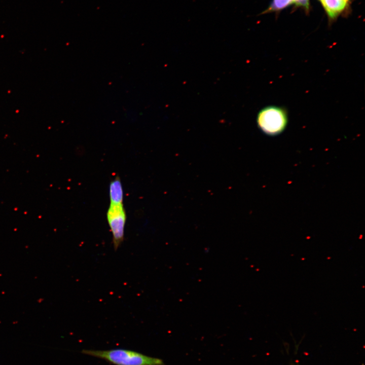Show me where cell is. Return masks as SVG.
Segmentation results:
<instances>
[{"instance_id":"52a82bcc","label":"cell","mask_w":365,"mask_h":365,"mask_svg":"<svg viewBox=\"0 0 365 365\" xmlns=\"http://www.w3.org/2000/svg\"><path fill=\"white\" fill-rule=\"evenodd\" d=\"M296 6L303 7L308 12L309 9V0H294Z\"/></svg>"},{"instance_id":"8992f818","label":"cell","mask_w":365,"mask_h":365,"mask_svg":"<svg viewBox=\"0 0 365 365\" xmlns=\"http://www.w3.org/2000/svg\"><path fill=\"white\" fill-rule=\"evenodd\" d=\"M293 3H294V0H272L268 8L261 14L280 11Z\"/></svg>"},{"instance_id":"277c9868","label":"cell","mask_w":365,"mask_h":365,"mask_svg":"<svg viewBox=\"0 0 365 365\" xmlns=\"http://www.w3.org/2000/svg\"><path fill=\"white\" fill-rule=\"evenodd\" d=\"M110 204L122 205L124 199L123 188L119 176L113 179L109 185Z\"/></svg>"},{"instance_id":"7a4b0ae2","label":"cell","mask_w":365,"mask_h":365,"mask_svg":"<svg viewBox=\"0 0 365 365\" xmlns=\"http://www.w3.org/2000/svg\"><path fill=\"white\" fill-rule=\"evenodd\" d=\"M288 122L287 114L283 108L275 105L266 106L258 114V127L265 134L275 136L282 133Z\"/></svg>"},{"instance_id":"5b68a950","label":"cell","mask_w":365,"mask_h":365,"mask_svg":"<svg viewBox=\"0 0 365 365\" xmlns=\"http://www.w3.org/2000/svg\"><path fill=\"white\" fill-rule=\"evenodd\" d=\"M330 18L337 17L346 7L349 0H319Z\"/></svg>"},{"instance_id":"3957f363","label":"cell","mask_w":365,"mask_h":365,"mask_svg":"<svg viewBox=\"0 0 365 365\" xmlns=\"http://www.w3.org/2000/svg\"><path fill=\"white\" fill-rule=\"evenodd\" d=\"M106 220L112 234L114 248L116 250L124 238L126 214L123 204H110L106 211Z\"/></svg>"},{"instance_id":"6da1fadb","label":"cell","mask_w":365,"mask_h":365,"mask_svg":"<svg viewBox=\"0 0 365 365\" xmlns=\"http://www.w3.org/2000/svg\"><path fill=\"white\" fill-rule=\"evenodd\" d=\"M82 352L115 365H164L163 360L159 358L122 348L107 350H83Z\"/></svg>"}]
</instances>
